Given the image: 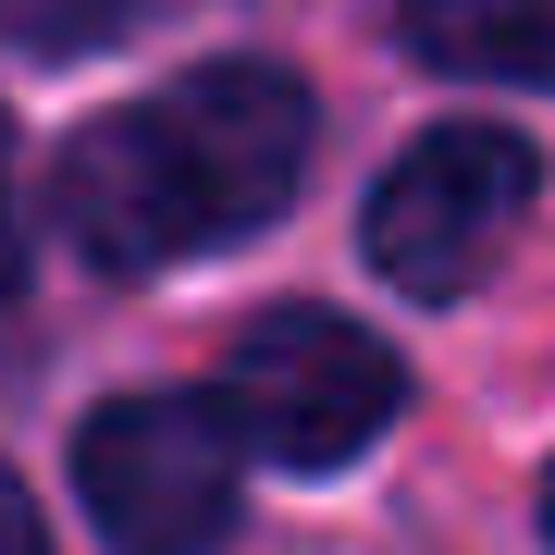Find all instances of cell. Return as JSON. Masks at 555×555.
Instances as JSON below:
<instances>
[{
    "label": "cell",
    "instance_id": "3957f363",
    "mask_svg": "<svg viewBox=\"0 0 555 555\" xmlns=\"http://www.w3.org/2000/svg\"><path fill=\"white\" fill-rule=\"evenodd\" d=\"M235 469L247 444L210 396H112L75 433V494L112 555H210L235 531Z\"/></svg>",
    "mask_w": 555,
    "mask_h": 555
},
{
    "label": "cell",
    "instance_id": "277c9868",
    "mask_svg": "<svg viewBox=\"0 0 555 555\" xmlns=\"http://www.w3.org/2000/svg\"><path fill=\"white\" fill-rule=\"evenodd\" d=\"M531 185H543V160H531V137H506V124H444V137H420L396 173L371 185L383 284H408V297H469V284L518 247Z\"/></svg>",
    "mask_w": 555,
    "mask_h": 555
},
{
    "label": "cell",
    "instance_id": "7a4b0ae2",
    "mask_svg": "<svg viewBox=\"0 0 555 555\" xmlns=\"http://www.w3.org/2000/svg\"><path fill=\"white\" fill-rule=\"evenodd\" d=\"M396 358L334 309H259L222 358V433L259 444L272 469H346L358 444L396 420Z\"/></svg>",
    "mask_w": 555,
    "mask_h": 555
},
{
    "label": "cell",
    "instance_id": "52a82bcc",
    "mask_svg": "<svg viewBox=\"0 0 555 555\" xmlns=\"http://www.w3.org/2000/svg\"><path fill=\"white\" fill-rule=\"evenodd\" d=\"M25 272V222H13V124H0V297H13Z\"/></svg>",
    "mask_w": 555,
    "mask_h": 555
},
{
    "label": "cell",
    "instance_id": "5b68a950",
    "mask_svg": "<svg viewBox=\"0 0 555 555\" xmlns=\"http://www.w3.org/2000/svg\"><path fill=\"white\" fill-rule=\"evenodd\" d=\"M396 25L444 75H494V87H543L555 75V0H408Z\"/></svg>",
    "mask_w": 555,
    "mask_h": 555
},
{
    "label": "cell",
    "instance_id": "8992f818",
    "mask_svg": "<svg viewBox=\"0 0 555 555\" xmlns=\"http://www.w3.org/2000/svg\"><path fill=\"white\" fill-rule=\"evenodd\" d=\"M0 25H13V50H100L124 0H0Z\"/></svg>",
    "mask_w": 555,
    "mask_h": 555
},
{
    "label": "cell",
    "instance_id": "6da1fadb",
    "mask_svg": "<svg viewBox=\"0 0 555 555\" xmlns=\"http://www.w3.org/2000/svg\"><path fill=\"white\" fill-rule=\"evenodd\" d=\"M309 173V87L272 62H198L137 112H100L62 149V235L100 272H160L259 235Z\"/></svg>",
    "mask_w": 555,
    "mask_h": 555
},
{
    "label": "cell",
    "instance_id": "ba28073f",
    "mask_svg": "<svg viewBox=\"0 0 555 555\" xmlns=\"http://www.w3.org/2000/svg\"><path fill=\"white\" fill-rule=\"evenodd\" d=\"M0 555H38V506H25L13 469H0Z\"/></svg>",
    "mask_w": 555,
    "mask_h": 555
}]
</instances>
